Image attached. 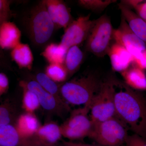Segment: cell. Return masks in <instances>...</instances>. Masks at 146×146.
I'll return each instance as SVG.
<instances>
[{
  "mask_svg": "<svg viewBox=\"0 0 146 146\" xmlns=\"http://www.w3.org/2000/svg\"><path fill=\"white\" fill-rule=\"evenodd\" d=\"M110 77L115 94L116 117L128 130L146 139L145 97L123 80Z\"/></svg>",
  "mask_w": 146,
  "mask_h": 146,
  "instance_id": "1",
  "label": "cell"
},
{
  "mask_svg": "<svg viewBox=\"0 0 146 146\" xmlns=\"http://www.w3.org/2000/svg\"><path fill=\"white\" fill-rule=\"evenodd\" d=\"M103 81L96 73H87L76 77L61 85V96L69 105H85L91 102L100 91Z\"/></svg>",
  "mask_w": 146,
  "mask_h": 146,
  "instance_id": "2",
  "label": "cell"
},
{
  "mask_svg": "<svg viewBox=\"0 0 146 146\" xmlns=\"http://www.w3.org/2000/svg\"><path fill=\"white\" fill-rule=\"evenodd\" d=\"M114 29L110 18L106 14L95 20L86 41V50L99 57L108 55L112 44Z\"/></svg>",
  "mask_w": 146,
  "mask_h": 146,
  "instance_id": "3",
  "label": "cell"
},
{
  "mask_svg": "<svg viewBox=\"0 0 146 146\" xmlns=\"http://www.w3.org/2000/svg\"><path fill=\"white\" fill-rule=\"evenodd\" d=\"M127 128L116 117L93 124L89 138L102 146H122L128 133Z\"/></svg>",
  "mask_w": 146,
  "mask_h": 146,
  "instance_id": "4",
  "label": "cell"
},
{
  "mask_svg": "<svg viewBox=\"0 0 146 146\" xmlns=\"http://www.w3.org/2000/svg\"><path fill=\"white\" fill-rule=\"evenodd\" d=\"M90 111L93 124L116 117L115 94L110 77L104 80L100 91L91 100Z\"/></svg>",
  "mask_w": 146,
  "mask_h": 146,
  "instance_id": "5",
  "label": "cell"
},
{
  "mask_svg": "<svg viewBox=\"0 0 146 146\" xmlns=\"http://www.w3.org/2000/svg\"><path fill=\"white\" fill-rule=\"evenodd\" d=\"M91 102L71 112L69 117L60 125L62 136L71 141L89 138L93 127V123L88 116Z\"/></svg>",
  "mask_w": 146,
  "mask_h": 146,
  "instance_id": "6",
  "label": "cell"
},
{
  "mask_svg": "<svg viewBox=\"0 0 146 146\" xmlns=\"http://www.w3.org/2000/svg\"><path fill=\"white\" fill-rule=\"evenodd\" d=\"M29 27L31 40L36 45L44 44L52 36L55 26L47 11L44 1L31 10Z\"/></svg>",
  "mask_w": 146,
  "mask_h": 146,
  "instance_id": "7",
  "label": "cell"
},
{
  "mask_svg": "<svg viewBox=\"0 0 146 146\" xmlns=\"http://www.w3.org/2000/svg\"><path fill=\"white\" fill-rule=\"evenodd\" d=\"M90 16L91 14H89L74 20L65 29L60 44L68 50L86 41L95 22V20H91Z\"/></svg>",
  "mask_w": 146,
  "mask_h": 146,
  "instance_id": "8",
  "label": "cell"
},
{
  "mask_svg": "<svg viewBox=\"0 0 146 146\" xmlns=\"http://www.w3.org/2000/svg\"><path fill=\"white\" fill-rule=\"evenodd\" d=\"M113 39L125 47L133 58L146 50L145 43L133 32L122 16L119 27L114 29Z\"/></svg>",
  "mask_w": 146,
  "mask_h": 146,
  "instance_id": "9",
  "label": "cell"
},
{
  "mask_svg": "<svg viewBox=\"0 0 146 146\" xmlns=\"http://www.w3.org/2000/svg\"><path fill=\"white\" fill-rule=\"evenodd\" d=\"M26 86L35 93L38 97L40 106L47 112L62 117L70 108L69 105L64 104L45 90L35 80L22 81Z\"/></svg>",
  "mask_w": 146,
  "mask_h": 146,
  "instance_id": "10",
  "label": "cell"
},
{
  "mask_svg": "<svg viewBox=\"0 0 146 146\" xmlns=\"http://www.w3.org/2000/svg\"><path fill=\"white\" fill-rule=\"evenodd\" d=\"M62 136L60 126L49 122L40 126L29 138L33 146H50L59 143Z\"/></svg>",
  "mask_w": 146,
  "mask_h": 146,
  "instance_id": "11",
  "label": "cell"
},
{
  "mask_svg": "<svg viewBox=\"0 0 146 146\" xmlns=\"http://www.w3.org/2000/svg\"><path fill=\"white\" fill-rule=\"evenodd\" d=\"M44 2L56 28L65 29L74 21L70 9L63 1L45 0Z\"/></svg>",
  "mask_w": 146,
  "mask_h": 146,
  "instance_id": "12",
  "label": "cell"
},
{
  "mask_svg": "<svg viewBox=\"0 0 146 146\" xmlns=\"http://www.w3.org/2000/svg\"><path fill=\"white\" fill-rule=\"evenodd\" d=\"M108 55L114 72L122 73L134 63L132 54L125 47L117 42L111 44Z\"/></svg>",
  "mask_w": 146,
  "mask_h": 146,
  "instance_id": "13",
  "label": "cell"
},
{
  "mask_svg": "<svg viewBox=\"0 0 146 146\" xmlns=\"http://www.w3.org/2000/svg\"><path fill=\"white\" fill-rule=\"evenodd\" d=\"M0 46L3 49L12 50L21 42V33L10 21L0 25Z\"/></svg>",
  "mask_w": 146,
  "mask_h": 146,
  "instance_id": "14",
  "label": "cell"
},
{
  "mask_svg": "<svg viewBox=\"0 0 146 146\" xmlns=\"http://www.w3.org/2000/svg\"><path fill=\"white\" fill-rule=\"evenodd\" d=\"M123 81L131 89L146 91V74L145 70L132 64L127 70L121 73Z\"/></svg>",
  "mask_w": 146,
  "mask_h": 146,
  "instance_id": "15",
  "label": "cell"
},
{
  "mask_svg": "<svg viewBox=\"0 0 146 146\" xmlns=\"http://www.w3.org/2000/svg\"><path fill=\"white\" fill-rule=\"evenodd\" d=\"M28 138H24L14 125L0 126V146H32Z\"/></svg>",
  "mask_w": 146,
  "mask_h": 146,
  "instance_id": "16",
  "label": "cell"
},
{
  "mask_svg": "<svg viewBox=\"0 0 146 146\" xmlns=\"http://www.w3.org/2000/svg\"><path fill=\"white\" fill-rule=\"evenodd\" d=\"M122 16L131 29L146 46V24L135 12L122 3L118 5Z\"/></svg>",
  "mask_w": 146,
  "mask_h": 146,
  "instance_id": "17",
  "label": "cell"
},
{
  "mask_svg": "<svg viewBox=\"0 0 146 146\" xmlns=\"http://www.w3.org/2000/svg\"><path fill=\"white\" fill-rule=\"evenodd\" d=\"M14 125L21 136L26 138L33 136L41 126L34 113L26 112L18 116Z\"/></svg>",
  "mask_w": 146,
  "mask_h": 146,
  "instance_id": "18",
  "label": "cell"
},
{
  "mask_svg": "<svg viewBox=\"0 0 146 146\" xmlns=\"http://www.w3.org/2000/svg\"><path fill=\"white\" fill-rule=\"evenodd\" d=\"M12 60L20 68L31 70L33 64V54L27 44L20 43L13 49L11 53Z\"/></svg>",
  "mask_w": 146,
  "mask_h": 146,
  "instance_id": "19",
  "label": "cell"
},
{
  "mask_svg": "<svg viewBox=\"0 0 146 146\" xmlns=\"http://www.w3.org/2000/svg\"><path fill=\"white\" fill-rule=\"evenodd\" d=\"M83 58V53L78 46H73L68 50L64 65L68 71L69 79L78 70Z\"/></svg>",
  "mask_w": 146,
  "mask_h": 146,
  "instance_id": "20",
  "label": "cell"
},
{
  "mask_svg": "<svg viewBox=\"0 0 146 146\" xmlns=\"http://www.w3.org/2000/svg\"><path fill=\"white\" fill-rule=\"evenodd\" d=\"M68 50L60 43H51L45 48L41 55L49 64H64Z\"/></svg>",
  "mask_w": 146,
  "mask_h": 146,
  "instance_id": "21",
  "label": "cell"
},
{
  "mask_svg": "<svg viewBox=\"0 0 146 146\" xmlns=\"http://www.w3.org/2000/svg\"><path fill=\"white\" fill-rule=\"evenodd\" d=\"M35 80L47 92L55 97L64 104H68L63 100L60 94V87L58 83L53 80L45 73H39L36 74Z\"/></svg>",
  "mask_w": 146,
  "mask_h": 146,
  "instance_id": "22",
  "label": "cell"
},
{
  "mask_svg": "<svg viewBox=\"0 0 146 146\" xmlns=\"http://www.w3.org/2000/svg\"><path fill=\"white\" fill-rule=\"evenodd\" d=\"M20 85L23 91L22 108L25 112L34 113L40 106L38 97L33 91L28 89L22 81L20 83Z\"/></svg>",
  "mask_w": 146,
  "mask_h": 146,
  "instance_id": "23",
  "label": "cell"
},
{
  "mask_svg": "<svg viewBox=\"0 0 146 146\" xmlns=\"http://www.w3.org/2000/svg\"><path fill=\"white\" fill-rule=\"evenodd\" d=\"M11 103L6 100L0 106V126L13 125L18 117H16V110Z\"/></svg>",
  "mask_w": 146,
  "mask_h": 146,
  "instance_id": "24",
  "label": "cell"
},
{
  "mask_svg": "<svg viewBox=\"0 0 146 146\" xmlns=\"http://www.w3.org/2000/svg\"><path fill=\"white\" fill-rule=\"evenodd\" d=\"M45 74L56 83H62L69 79L67 69L64 64H49L47 66Z\"/></svg>",
  "mask_w": 146,
  "mask_h": 146,
  "instance_id": "25",
  "label": "cell"
},
{
  "mask_svg": "<svg viewBox=\"0 0 146 146\" xmlns=\"http://www.w3.org/2000/svg\"><path fill=\"white\" fill-rule=\"evenodd\" d=\"M115 0H80L79 5L86 9L96 11H102L108 6L116 3Z\"/></svg>",
  "mask_w": 146,
  "mask_h": 146,
  "instance_id": "26",
  "label": "cell"
},
{
  "mask_svg": "<svg viewBox=\"0 0 146 146\" xmlns=\"http://www.w3.org/2000/svg\"><path fill=\"white\" fill-rule=\"evenodd\" d=\"M11 2L8 0H0V25L9 21L12 16L10 9Z\"/></svg>",
  "mask_w": 146,
  "mask_h": 146,
  "instance_id": "27",
  "label": "cell"
},
{
  "mask_svg": "<svg viewBox=\"0 0 146 146\" xmlns=\"http://www.w3.org/2000/svg\"><path fill=\"white\" fill-rule=\"evenodd\" d=\"M125 145V146H146V139L135 133L128 134Z\"/></svg>",
  "mask_w": 146,
  "mask_h": 146,
  "instance_id": "28",
  "label": "cell"
},
{
  "mask_svg": "<svg viewBox=\"0 0 146 146\" xmlns=\"http://www.w3.org/2000/svg\"><path fill=\"white\" fill-rule=\"evenodd\" d=\"M133 9L137 15L146 24V1L141 0Z\"/></svg>",
  "mask_w": 146,
  "mask_h": 146,
  "instance_id": "29",
  "label": "cell"
},
{
  "mask_svg": "<svg viewBox=\"0 0 146 146\" xmlns=\"http://www.w3.org/2000/svg\"><path fill=\"white\" fill-rule=\"evenodd\" d=\"M9 87V82L7 76L4 73H0V96L6 94Z\"/></svg>",
  "mask_w": 146,
  "mask_h": 146,
  "instance_id": "30",
  "label": "cell"
},
{
  "mask_svg": "<svg viewBox=\"0 0 146 146\" xmlns=\"http://www.w3.org/2000/svg\"><path fill=\"white\" fill-rule=\"evenodd\" d=\"M66 142L69 146H102L96 143L89 144L81 143H76V142H72V141Z\"/></svg>",
  "mask_w": 146,
  "mask_h": 146,
  "instance_id": "31",
  "label": "cell"
},
{
  "mask_svg": "<svg viewBox=\"0 0 146 146\" xmlns=\"http://www.w3.org/2000/svg\"><path fill=\"white\" fill-rule=\"evenodd\" d=\"M69 146L67 143L66 141H63L61 143H58L56 144V145H53L50 146Z\"/></svg>",
  "mask_w": 146,
  "mask_h": 146,
  "instance_id": "32",
  "label": "cell"
}]
</instances>
